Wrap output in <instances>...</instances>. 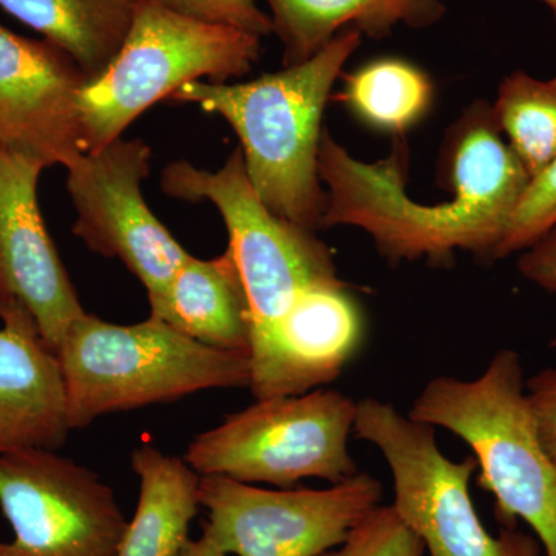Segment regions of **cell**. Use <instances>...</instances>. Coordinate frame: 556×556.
Instances as JSON below:
<instances>
[{"label":"cell","mask_w":556,"mask_h":556,"mask_svg":"<svg viewBox=\"0 0 556 556\" xmlns=\"http://www.w3.org/2000/svg\"><path fill=\"white\" fill-rule=\"evenodd\" d=\"M407 166L404 141L394 142L388 159L365 163L324 129L318 177L327 201L320 229L365 230L393 262L444 263L456 251L496 260L532 178L497 129L492 105L475 102L445 135L439 177L453 192L447 201L424 204L407 195Z\"/></svg>","instance_id":"cell-1"},{"label":"cell","mask_w":556,"mask_h":556,"mask_svg":"<svg viewBox=\"0 0 556 556\" xmlns=\"http://www.w3.org/2000/svg\"><path fill=\"white\" fill-rule=\"evenodd\" d=\"M362 38L357 30L342 31L302 64L241 84L193 80L169 100L228 121L263 203L278 217L316 232L327 201L318 177L321 121Z\"/></svg>","instance_id":"cell-2"},{"label":"cell","mask_w":556,"mask_h":556,"mask_svg":"<svg viewBox=\"0 0 556 556\" xmlns=\"http://www.w3.org/2000/svg\"><path fill=\"white\" fill-rule=\"evenodd\" d=\"M408 416L463 439L478 463V485L495 497L500 525L517 529L521 519L556 556V460L538 433L517 351H497L478 379L431 380Z\"/></svg>","instance_id":"cell-3"},{"label":"cell","mask_w":556,"mask_h":556,"mask_svg":"<svg viewBox=\"0 0 556 556\" xmlns=\"http://www.w3.org/2000/svg\"><path fill=\"white\" fill-rule=\"evenodd\" d=\"M72 430L110 413L212 388L251 386V358L197 342L160 318L115 325L84 314L58 348Z\"/></svg>","instance_id":"cell-4"},{"label":"cell","mask_w":556,"mask_h":556,"mask_svg":"<svg viewBox=\"0 0 556 556\" xmlns=\"http://www.w3.org/2000/svg\"><path fill=\"white\" fill-rule=\"evenodd\" d=\"M260 54L262 38L252 33L138 0L123 47L108 68L80 91L86 153L123 138L139 115L169 100L186 84L243 78Z\"/></svg>","instance_id":"cell-5"},{"label":"cell","mask_w":556,"mask_h":556,"mask_svg":"<svg viewBox=\"0 0 556 556\" xmlns=\"http://www.w3.org/2000/svg\"><path fill=\"white\" fill-rule=\"evenodd\" d=\"M160 182L170 199L208 201L225 219L228 249L247 289L251 351L268 339L303 291L339 278L331 251L316 232L278 217L263 203L240 148L214 172L174 161Z\"/></svg>","instance_id":"cell-6"},{"label":"cell","mask_w":556,"mask_h":556,"mask_svg":"<svg viewBox=\"0 0 556 556\" xmlns=\"http://www.w3.org/2000/svg\"><path fill=\"white\" fill-rule=\"evenodd\" d=\"M357 402L334 390L263 399L195 437L185 460L199 475L291 489L306 478L339 484L358 473L348 450Z\"/></svg>","instance_id":"cell-7"},{"label":"cell","mask_w":556,"mask_h":556,"mask_svg":"<svg viewBox=\"0 0 556 556\" xmlns=\"http://www.w3.org/2000/svg\"><path fill=\"white\" fill-rule=\"evenodd\" d=\"M353 433L382 452L393 475V508L430 556L541 555L529 533L504 529L493 536L485 529L468 489L477 459L442 455L434 427L367 397L357 402Z\"/></svg>","instance_id":"cell-8"},{"label":"cell","mask_w":556,"mask_h":556,"mask_svg":"<svg viewBox=\"0 0 556 556\" xmlns=\"http://www.w3.org/2000/svg\"><path fill=\"white\" fill-rule=\"evenodd\" d=\"M382 485L367 473L329 489L266 490L219 475H200L204 535L237 556H320L345 543L380 506Z\"/></svg>","instance_id":"cell-9"},{"label":"cell","mask_w":556,"mask_h":556,"mask_svg":"<svg viewBox=\"0 0 556 556\" xmlns=\"http://www.w3.org/2000/svg\"><path fill=\"white\" fill-rule=\"evenodd\" d=\"M0 508L14 532L0 556H118L129 526L112 486L53 450L0 455Z\"/></svg>","instance_id":"cell-10"},{"label":"cell","mask_w":556,"mask_h":556,"mask_svg":"<svg viewBox=\"0 0 556 556\" xmlns=\"http://www.w3.org/2000/svg\"><path fill=\"white\" fill-rule=\"evenodd\" d=\"M150 163L152 149L142 139L118 138L68 167L67 190L76 211L73 233L90 251L124 263L152 300L190 254L142 197Z\"/></svg>","instance_id":"cell-11"},{"label":"cell","mask_w":556,"mask_h":556,"mask_svg":"<svg viewBox=\"0 0 556 556\" xmlns=\"http://www.w3.org/2000/svg\"><path fill=\"white\" fill-rule=\"evenodd\" d=\"M87 76L67 53L0 24V148L72 167L86 155L79 97Z\"/></svg>","instance_id":"cell-12"},{"label":"cell","mask_w":556,"mask_h":556,"mask_svg":"<svg viewBox=\"0 0 556 556\" xmlns=\"http://www.w3.org/2000/svg\"><path fill=\"white\" fill-rule=\"evenodd\" d=\"M40 161L0 148V299H14L58 353L70 327L86 314L40 214Z\"/></svg>","instance_id":"cell-13"},{"label":"cell","mask_w":556,"mask_h":556,"mask_svg":"<svg viewBox=\"0 0 556 556\" xmlns=\"http://www.w3.org/2000/svg\"><path fill=\"white\" fill-rule=\"evenodd\" d=\"M364 334V314L345 281L314 285L249 354V388L257 401L309 393L339 378Z\"/></svg>","instance_id":"cell-14"},{"label":"cell","mask_w":556,"mask_h":556,"mask_svg":"<svg viewBox=\"0 0 556 556\" xmlns=\"http://www.w3.org/2000/svg\"><path fill=\"white\" fill-rule=\"evenodd\" d=\"M0 455L56 452L72 431L60 361L21 302L0 299Z\"/></svg>","instance_id":"cell-15"},{"label":"cell","mask_w":556,"mask_h":556,"mask_svg":"<svg viewBox=\"0 0 556 556\" xmlns=\"http://www.w3.org/2000/svg\"><path fill=\"white\" fill-rule=\"evenodd\" d=\"M149 305L150 316L197 342L247 356L251 353L247 289L229 249L217 258L190 255L163 294L149 300Z\"/></svg>","instance_id":"cell-16"},{"label":"cell","mask_w":556,"mask_h":556,"mask_svg":"<svg viewBox=\"0 0 556 556\" xmlns=\"http://www.w3.org/2000/svg\"><path fill=\"white\" fill-rule=\"evenodd\" d=\"M273 35L283 47V67L302 64L336 36L357 30L387 38L399 25L424 28L445 14L442 0H265Z\"/></svg>","instance_id":"cell-17"},{"label":"cell","mask_w":556,"mask_h":556,"mask_svg":"<svg viewBox=\"0 0 556 556\" xmlns=\"http://www.w3.org/2000/svg\"><path fill=\"white\" fill-rule=\"evenodd\" d=\"M131 468L141 486L118 556H179L199 514L200 475L185 459L152 444L135 450Z\"/></svg>","instance_id":"cell-18"},{"label":"cell","mask_w":556,"mask_h":556,"mask_svg":"<svg viewBox=\"0 0 556 556\" xmlns=\"http://www.w3.org/2000/svg\"><path fill=\"white\" fill-rule=\"evenodd\" d=\"M138 0H0V9L67 53L89 80L116 56Z\"/></svg>","instance_id":"cell-19"},{"label":"cell","mask_w":556,"mask_h":556,"mask_svg":"<svg viewBox=\"0 0 556 556\" xmlns=\"http://www.w3.org/2000/svg\"><path fill=\"white\" fill-rule=\"evenodd\" d=\"M338 100L372 129L402 135L427 115L433 84L412 62L379 58L343 76Z\"/></svg>","instance_id":"cell-20"},{"label":"cell","mask_w":556,"mask_h":556,"mask_svg":"<svg viewBox=\"0 0 556 556\" xmlns=\"http://www.w3.org/2000/svg\"><path fill=\"white\" fill-rule=\"evenodd\" d=\"M493 118L507 144L536 177L556 160V78L514 72L500 84Z\"/></svg>","instance_id":"cell-21"},{"label":"cell","mask_w":556,"mask_h":556,"mask_svg":"<svg viewBox=\"0 0 556 556\" xmlns=\"http://www.w3.org/2000/svg\"><path fill=\"white\" fill-rule=\"evenodd\" d=\"M556 226V160L551 166L530 179L525 195L510 219L503 243L497 249L496 260L506 258L515 252L543 239Z\"/></svg>","instance_id":"cell-22"},{"label":"cell","mask_w":556,"mask_h":556,"mask_svg":"<svg viewBox=\"0 0 556 556\" xmlns=\"http://www.w3.org/2000/svg\"><path fill=\"white\" fill-rule=\"evenodd\" d=\"M424 552L422 541L393 506H378L351 530L345 543L320 556H422Z\"/></svg>","instance_id":"cell-23"},{"label":"cell","mask_w":556,"mask_h":556,"mask_svg":"<svg viewBox=\"0 0 556 556\" xmlns=\"http://www.w3.org/2000/svg\"><path fill=\"white\" fill-rule=\"evenodd\" d=\"M164 9L185 14L193 20L229 25L252 33L258 38L273 35L269 14L257 0H150Z\"/></svg>","instance_id":"cell-24"},{"label":"cell","mask_w":556,"mask_h":556,"mask_svg":"<svg viewBox=\"0 0 556 556\" xmlns=\"http://www.w3.org/2000/svg\"><path fill=\"white\" fill-rule=\"evenodd\" d=\"M526 390L541 442L556 460V368L538 372L527 382Z\"/></svg>","instance_id":"cell-25"},{"label":"cell","mask_w":556,"mask_h":556,"mask_svg":"<svg viewBox=\"0 0 556 556\" xmlns=\"http://www.w3.org/2000/svg\"><path fill=\"white\" fill-rule=\"evenodd\" d=\"M518 270L522 277L548 292H556V226L543 239L521 252ZM556 348V338L551 342Z\"/></svg>","instance_id":"cell-26"},{"label":"cell","mask_w":556,"mask_h":556,"mask_svg":"<svg viewBox=\"0 0 556 556\" xmlns=\"http://www.w3.org/2000/svg\"><path fill=\"white\" fill-rule=\"evenodd\" d=\"M179 556H228V554H225L211 538L203 533L200 540H189Z\"/></svg>","instance_id":"cell-27"},{"label":"cell","mask_w":556,"mask_h":556,"mask_svg":"<svg viewBox=\"0 0 556 556\" xmlns=\"http://www.w3.org/2000/svg\"><path fill=\"white\" fill-rule=\"evenodd\" d=\"M541 3L547 7L548 10L552 11L556 21V0H540Z\"/></svg>","instance_id":"cell-28"}]
</instances>
